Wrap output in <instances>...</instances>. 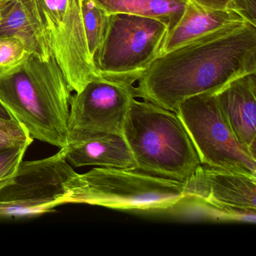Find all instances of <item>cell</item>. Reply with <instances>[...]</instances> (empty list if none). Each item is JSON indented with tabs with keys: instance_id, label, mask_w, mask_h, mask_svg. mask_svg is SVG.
Here are the masks:
<instances>
[{
	"instance_id": "1",
	"label": "cell",
	"mask_w": 256,
	"mask_h": 256,
	"mask_svg": "<svg viewBox=\"0 0 256 256\" xmlns=\"http://www.w3.org/2000/svg\"><path fill=\"white\" fill-rule=\"evenodd\" d=\"M256 72V26L236 22L158 55L134 86V96L174 112L184 100L217 92Z\"/></svg>"
},
{
	"instance_id": "2",
	"label": "cell",
	"mask_w": 256,
	"mask_h": 256,
	"mask_svg": "<svg viewBox=\"0 0 256 256\" xmlns=\"http://www.w3.org/2000/svg\"><path fill=\"white\" fill-rule=\"evenodd\" d=\"M71 86L54 58L29 54L0 76V103L31 137L65 148L68 134Z\"/></svg>"
},
{
	"instance_id": "3",
	"label": "cell",
	"mask_w": 256,
	"mask_h": 256,
	"mask_svg": "<svg viewBox=\"0 0 256 256\" xmlns=\"http://www.w3.org/2000/svg\"><path fill=\"white\" fill-rule=\"evenodd\" d=\"M122 136L138 170L184 182L202 166L176 112L151 102L132 100Z\"/></svg>"
},
{
	"instance_id": "4",
	"label": "cell",
	"mask_w": 256,
	"mask_h": 256,
	"mask_svg": "<svg viewBox=\"0 0 256 256\" xmlns=\"http://www.w3.org/2000/svg\"><path fill=\"white\" fill-rule=\"evenodd\" d=\"M184 198V182L138 169L96 167L83 174H78L68 203L149 210L174 208Z\"/></svg>"
},
{
	"instance_id": "5",
	"label": "cell",
	"mask_w": 256,
	"mask_h": 256,
	"mask_svg": "<svg viewBox=\"0 0 256 256\" xmlns=\"http://www.w3.org/2000/svg\"><path fill=\"white\" fill-rule=\"evenodd\" d=\"M166 24L134 14H112L94 62L102 78L133 85L161 54Z\"/></svg>"
},
{
	"instance_id": "6",
	"label": "cell",
	"mask_w": 256,
	"mask_h": 256,
	"mask_svg": "<svg viewBox=\"0 0 256 256\" xmlns=\"http://www.w3.org/2000/svg\"><path fill=\"white\" fill-rule=\"evenodd\" d=\"M174 112L186 128L200 164L256 176V155L235 136L215 92L190 97Z\"/></svg>"
},
{
	"instance_id": "7",
	"label": "cell",
	"mask_w": 256,
	"mask_h": 256,
	"mask_svg": "<svg viewBox=\"0 0 256 256\" xmlns=\"http://www.w3.org/2000/svg\"><path fill=\"white\" fill-rule=\"evenodd\" d=\"M77 175L64 148L48 158L22 161L12 182L0 191V210L4 214H38L68 203Z\"/></svg>"
},
{
	"instance_id": "8",
	"label": "cell",
	"mask_w": 256,
	"mask_h": 256,
	"mask_svg": "<svg viewBox=\"0 0 256 256\" xmlns=\"http://www.w3.org/2000/svg\"><path fill=\"white\" fill-rule=\"evenodd\" d=\"M52 56L76 92L100 78L90 52L80 0H38Z\"/></svg>"
},
{
	"instance_id": "9",
	"label": "cell",
	"mask_w": 256,
	"mask_h": 256,
	"mask_svg": "<svg viewBox=\"0 0 256 256\" xmlns=\"http://www.w3.org/2000/svg\"><path fill=\"white\" fill-rule=\"evenodd\" d=\"M134 86L100 78L70 101L68 131L122 134Z\"/></svg>"
},
{
	"instance_id": "10",
	"label": "cell",
	"mask_w": 256,
	"mask_h": 256,
	"mask_svg": "<svg viewBox=\"0 0 256 256\" xmlns=\"http://www.w3.org/2000/svg\"><path fill=\"white\" fill-rule=\"evenodd\" d=\"M184 198L228 209L256 210V176L202 166L184 181Z\"/></svg>"
},
{
	"instance_id": "11",
	"label": "cell",
	"mask_w": 256,
	"mask_h": 256,
	"mask_svg": "<svg viewBox=\"0 0 256 256\" xmlns=\"http://www.w3.org/2000/svg\"><path fill=\"white\" fill-rule=\"evenodd\" d=\"M66 158L74 167L136 169L132 154L122 134L68 131Z\"/></svg>"
},
{
	"instance_id": "12",
	"label": "cell",
	"mask_w": 256,
	"mask_h": 256,
	"mask_svg": "<svg viewBox=\"0 0 256 256\" xmlns=\"http://www.w3.org/2000/svg\"><path fill=\"white\" fill-rule=\"evenodd\" d=\"M215 96L238 140L256 154V72L232 80Z\"/></svg>"
},
{
	"instance_id": "13",
	"label": "cell",
	"mask_w": 256,
	"mask_h": 256,
	"mask_svg": "<svg viewBox=\"0 0 256 256\" xmlns=\"http://www.w3.org/2000/svg\"><path fill=\"white\" fill-rule=\"evenodd\" d=\"M0 36H13L23 42L29 54L43 61L52 56L38 0H12L0 10Z\"/></svg>"
},
{
	"instance_id": "14",
	"label": "cell",
	"mask_w": 256,
	"mask_h": 256,
	"mask_svg": "<svg viewBox=\"0 0 256 256\" xmlns=\"http://www.w3.org/2000/svg\"><path fill=\"white\" fill-rule=\"evenodd\" d=\"M236 22H246L229 8H208L188 1L182 18L166 36L161 54Z\"/></svg>"
},
{
	"instance_id": "15",
	"label": "cell",
	"mask_w": 256,
	"mask_h": 256,
	"mask_svg": "<svg viewBox=\"0 0 256 256\" xmlns=\"http://www.w3.org/2000/svg\"><path fill=\"white\" fill-rule=\"evenodd\" d=\"M108 14H134L166 24L170 32L184 16L190 0H94Z\"/></svg>"
},
{
	"instance_id": "16",
	"label": "cell",
	"mask_w": 256,
	"mask_h": 256,
	"mask_svg": "<svg viewBox=\"0 0 256 256\" xmlns=\"http://www.w3.org/2000/svg\"><path fill=\"white\" fill-rule=\"evenodd\" d=\"M80 6L90 52L94 59L104 36L109 14L94 0H80Z\"/></svg>"
},
{
	"instance_id": "17",
	"label": "cell",
	"mask_w": 256,
	"mask_h": 256,
	"mask_svg": "<svg viewBox=\"0 0 256 256\" xmlns=\"http://www.w3.org/2000/svg\"><path fill=\"white\" fill-rule=\"evenodd\" d=\"M32 142L28 130L14 118H0V150L29 146Z\"/></svg>"
},
{
	"instance_id": "18",
	"label": "cell",
	"mask_w": 256,
	"mask_h": 256,
	"mask_svg": "<svg viewBox=\"0 0 256 256\" xmlns=\"http://www.w3.org/2000/svg\"><path fill=\"white\" fill-rule=\"evenodd\" d=\"M23 42L13 36H0V76L20 65L28 58Z\"/></svg>"
},
{
	"instance_id": "19",
	"label": "cell",
	"mask_w": 256,
	"mask_h": 256,
	"mask_svg": "<svg viewBox=\"0 0 256 256\" xmlns=\"http://www.w3.org/2000/svg\"><path fill=\"white\" fill-rule=\"evenodd\" d=\"M28 146L0 150V191L12 182Z\"/></svg>"
},
{
	"instance_id": "20",
	"label": "cell",
	"mask_w": 256,
	"mask_h": 256,
	"mask_svg": "<svg viewBox=\"0 0 256 256\" xmlns=\"http://www.w3.org/2000/svg\"><path fill=\"white\" fill-rule=\"evenodd\" d=\"M227 8L239 14L245 22L256 26V0H230Z\"/></svg>"
},
{
	"instance_id": "21",
	"label": "cell",
	"mask_w": 256,
	"mask_h": 256,
	"mask_svg": "<svg viewBox=\"0 0 256 256\" xmlns=\"http://www.w3.org/2000/svg\"><path fill=\"white\" fill-rule=\"evenodd\" d=\"M198 5L212 8H227L230 0H190Z\"/></svg>"
},
{
	"instance_id": "22",
	"label": "cell",
	"mask_w": 256,
	"mask_h": 256,
	"mask_svg": "<svg viewBox=\"0 0 256 256\" xmlns=\"http://www.w3.org/2000/svg\"><path fill=\"white\" fill-rule=\"evenodd\" d=\"M0 118H10L11 116L8 114V112L6 110L5 108L0 103Z\"/></svg>"
},
{
	"instance_id": "23",
	"label": "cell",
	"mask_w": 256,
	"mask_h": 256,
	"mask_svg": "<svg viewBox=\"0 0 256 256\" xmlns=\"http://www.w3.org/2000/svg\"><path fill=\"white\" fill-rule=\"evenodd\" d=\"M11 1H12V0H0V10L4 8L6 4H8Z\"/></svg>"
},
{
	"instance_id": "24",
	"label": "cell",
	"mask_w": 256,
	"mask_h": 256,
	"mask_svg": "<svg viewBox=\"0 0 256 256\" xmlns=\"http://www.w3.org/2000/svg\"><path fill=\"white\" fill-rule=\"evenodd\" d=\"M1 19H2V14H1V12H0V22H1Z\"/></svg>"
}]
</instances>
